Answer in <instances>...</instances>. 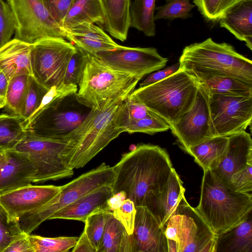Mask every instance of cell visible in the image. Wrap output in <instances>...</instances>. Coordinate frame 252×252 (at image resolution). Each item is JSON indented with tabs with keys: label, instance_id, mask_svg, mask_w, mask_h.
Masks as SVG:
<instances>
[{
	"label": "cell",
	"instance_id": "5",
	"mask_svg": "<svg viewBox=\"0 0 252 252\" xmlns=\"http://www.w3.org/2000/svg\"><path fill=\"white\" fill-rule=\"evenodd\" d=\"M196 209L217 235L241 222L252 211V194L235 191L207 170L204 171Z\"/></svg>",
	"mask_w": 252,
	"mask_h": 252
},
{
	"label": "cell",
	"instance_id": "43",
	"mask_svg": "<svg viewBox=\"0 0 252 252\" xmlns=\"http://www.w3.org/2000/svg\"><path fill=\"white\" fill-rule=\"evenodd\" d=\"M227 186L239 192L252 193V164H249L243 169L233 174Z\"/></svg>",
	"mask_w": 252,
	"mask_h": 252
},
{
	"label": "cell",
	"instance_id": "14",
	"mask_svg": "<svg viewBox=\"0 0 252 252\" xmlns=\"http://www.w3.org/2000/svg\"><path fill=\"white\" fill-rule=\"evenodd\" d=\"M169 128L186 152L190 147L212 137L208 93L199 82L193 105L177 122L170 125Z\"/></svg>",
	"mask_w": 252,
	"mask_h": 252
},
{
	"label": "cell",
	"instance_id": "29",
	"mask_svg": "<svg viewBox=\"0 0 252 252\" xmlns=\"http://www.w3.org/2000/svg\"><path fill=\"white\" fill-rule=\"evenodd\" d=\"M196 81L211 94L252 96V84L235 77L216 76Z\"/></svg>",
	"mask_w": 252,
	"mask_h": 252
},
{
	"label": "cell",
	"instance_id": "47",
	"mask_svg": "<svg viewBox=\"0 0 252 252\" xmlns=\"http://www.w3.org/2000/svg\"><path fill=\"white\" fill-rule=\"evenodd\" d=\"M33 252L28 237V234L23 232L5 249L4 252Z\"/></svg>",
	"mask_w": 252,
	"mask_h": 252
},
{
	"label": "cell",
	"instance_id": "6",
	"mask_svg": "<svg viewBox=\"0 0 252 252\" xmlns=\"http://www.w3.org/2000/svg\"><path fill=\"white\" fill-rule=\"evenodd\" d=\"M140 79L116 70L94 55L85 52L75 94L77 101L91 109H98L108 100L132 92Z\"/></svg>",
	"mask_w": 252,
	"mask_h": 252
},
{
	"label": "cell",
	"instance_id": "16",
	"mask_svg": "<svg viewBox=\"0 0 252 252\" xmlns=\"http://www.w3.org/2000/svg\"><path fill=\"white\" fill-rule=\"evenodd\" d=\"M135 208L132 233L124 232L119 252H168L164 226L146 207Z\"/></svg>",
	"mask_w": 252,
	"mask_h": 252
},
{
	"label": "cell",
	"instance_id": "7",
	"mask_svg": "<svg viewBox=\"0 0 252 252\" xmlns=\"http://www.w3.org/2000/svg\"><path fill=\"white\" fill-rule=\"evenodd\" d=\"M163 226L168 252H214L216 234L185 196Z\"/></svg>",
	"mask_w": 252,
	"mask_h": 252
},
{
	"label": "cell",
	"instance_id": "49",
	"mask_svg": "<svg viewBox=\"0 0 252 252\" xmlns=\"http://www.w3.org/2000/svg\"><path fill=\"white\" fill-rule=\"evenodd\" d=\"M125 199H126V195L123 191H120L116 194L113 195L108 201L110 210L112 211L121 206Z\"/></svg>",
	"mask_w": 252,
	"mask_h": 252
},
{
	"label": "cell",
	"instance_id": "23",
	"mask_svg": "<svg viewBox=\"0 0 252 252\" xmlns=\"http://www.w3.org/2000/svg\"><path fill=\"white\" fill-rule=\"evenodd\" d=\"M31 45L13 38L0 48V71L8 81L21 74L32 75L30 61Z\"/></svg>",
	"mask_w": 252,
	"mask_h": 252
},
{
	"label": "cell",
	"instance_id": "13",
	"mask_svg": "<svg viewBox=\"0 0 252 252\" xmlns=\"http://www.w3.org/2000/svg\"><path fill=\"white\" fill-rule=\"evenodd\" d=\"M208 93L212 137L229 136L245 130L251 125L252 96H232Z\"/></svg>",
	"mask_w": 252,
	"mask_h": 252
},
{
	"label": "cell",
	"instance_id": "36",
	"mask_svg": "<svg viewBox=\"0 0 252 252\" xmlns=\"http://www.w3.org/2000/svg\"><path fill=\"white\" fill-rule=\"evenodd\" d=\"M126 229L113 215L107 222L97 252H119Z\"/></svg>",
	"mask_w": 252,
	"mask_h": 252
},
{
	"label": "cell",
	"instance_id": "25",
	"mask_svg": "<svg viewBox=\"0 0 252 252\" xmlns=\"http://www.w3.org/2000/svg\"><path fill=\"white\" fill-rule=\"evenodd\" d=\"M104 29L114 38L126 39L130 27L131 0H99Z\"/></svg>",
	"mask_w": 252,
	"mask_h": 252
},
{
	"label": "cell",
	"instance_id": "48",
	"mask_svg": "<svg viewBox=\"0 0 252 252\" xmlns=\"http://www.w3.org/2000/svg\"><path fill=\"white\" fill-rule=\"evenodd\" d=\"M72 252H96L90 238L84 229L80 237L78 238Z\"/></svg>",
	"mask_w": 252,
	"mask_h": 252
},
{
	"label": "cell",
	"instance_id": "2",
	"mask_svg": "<svg viewBox=\"0 0 252 252\" xmlns=\"http://www.w3.org/2000/svg\"><path fill=\"white\" fill-rule=\"evenodd\" d=\"M131 92L107 101L100 109H91L79 125L64 136L67 142L61 156L69 167L85 166L123 132L118 126L117 113L120 104Z\"/></svg>",
	"mask_w": 252,
	"mask_h": 252
},
{
	"label": "cell",
	"instance_id": "44",
	"mask_svg": "<svg viewBox=\"0 0 252 252\" xmlns=\"http://www.w3.org/2000/svg\"><path fill=\"white\" fill-rule=\"evenodd\" d=\"M85 54V51L76 47L67 65L63 83L78 85Z\"/></svg>",
	"mask_w": 252,
	"mask_h": 252
},
{
	"label": "cell",
	"instance_id": "15",
	"mask_svg": "<svg viewBox=\"0 0 252 252\" xmlns=\"http://www.w3.org/2000/svg\"><path fill=\"white\" fill-rule=\"evenodd\" d=\"M94 55L109 67L132 74L140 80L144 76L164 67L168 61L153 47L121 46L114 50L99 52Z\"/></svg>",
	"mask_w": 252,
	"mask_h": 252
},
{
	"label": "cell",
	"instance_id": "3",
	"mask_svg": "<svg viewBox=\"0 0 252 252\" xmlns=\"http://www.w3.org/2000/svg\"><path fill=\"white\" fill-rule=\"evenodd\" d=\"M180 68L195 80L216 76L235 77L252 84V62L231 45L211 38L188 45L179 59Z\"/></svg>",
	"mask_w": 252,
	"mask_h": 252
},
{
	"label": "cell",
	"instance_id": "35",
	"mask_svg": "<svg viewBox=\"0 0 252 252\" xmlns=\"http://www.w3.org/2000/svg\"><path fill=\"white\" fill-rule=\"evenodd\" d=\"M113 216L111 211H101L89 215L85 221V230L97 252L107 222Z\"/></svg>",
	"mask_w": 252,
	"mask_h": 252
},
{
	"label": "cell",
	"instance_id": "38",
	"mask_svg": "<svg viewBox=\"0 0 252 252\" xmlns=\"http://www.w3.org/2000/svg\"><path fill=\"white\" fill-rule=\"evenodd\" d=\"M241 0H193L202 16L208 21H219L224 13Z\"/></svg>",
	"mask_w": 252,
	"mask_h": 252
},
{
	"label": "cell",
	"instance_id": "39",
	"mask_svg": "<svg viewBox=\"0 0 252 252\" xmlns=\"http://www.w3.org/2000/svg\"><path fill=\"white\" fill-rule=\"evenodd\" d=\"M169 126L158 116L149 117L131 123L125 129L124 132L130 134L140 132L154 134L169 129Z\"/></svg>",
	"mask_w": 252,
	"mask_h": 252
},
{
	"label": "cell",
	"instance_id": "45",
	"mask_svg": "<svg viewBox=\"0 0 252 252\" xmlns=\"http://www.w3.org/2000/svg\"><path fill=\"white\" fill-rule=\"evenodd\" d=\"M43 1L50 14L63 28V20L73 0H43Z\"/></svg>",
	"mask_w": 252,
	"mask_h": 252
},
{
	"label": "cell",
	"instance_id": "17",
	"mask_svg": "<svg viewBox=\"0 0 252 252\" xmlns=\"http://www.w3.org/2000/svg\"><path fill=\"white\" fill-rule=\"evenodd\" d=\"M61 186L32 184L0 195V205L11 220L43 206L60 191Z\"/></svg>",
	"mask_w": 252,
	"mask_h": 252
},
{
	"label": "cell",
	"instance_id": "1",
	"mask_svg": "<svg viewBox=\"0 0 252 252\" xmlns=\"http://www.w3.org/2000/svg\"><path fill=\"white\" fill-rule=\"evenodd\" d=\"M173 168L165 149L157 145H139L123 154L113 167V194L123 191L135 207L142 206L147 195L163 190Z\"/></svg>",
	"mask_w": 252,
	"mask_h": 252
},
{
	"label": "cell",
	"instance_id": "12",
	"mask_svg": "<svg viewBox=\"0 0 252 252\" xmlns=\"http://www.w3.org/2000/svg\"><path fill=\"white\" fill-rule=\"evenodd\" d=\"M13 14L14 38L32 44L45 37L66 39V32L53 18L43 0H6Z\"/></svg>",
	"mask_w": 252,
	"mask_h": 252
},
{
	"label": "cell",
	"instance_id": "46",
	"mask_svg": "<svg viewBox=\"0 0 252 252\" xmlns=\"http://www.w3.org/2000/svg\"><path fill=\"white\" fill-rule=\"evenodd\" d=\"M180 63H178L165 69L151 73L140 83V86H147L164 79L177 72L180 69Z\"/></svg>",
	"mask_w": 252,
	"mask_h": 252
},
{
	"label": "cell",
	"instance_id": "42",
	"mask_svg": "<svg viewBox=\"0 0 252 252\" xmlns=\"http://www.w3.org/2000/svg\"><path fill=\"white\" fill-rule=\"evenodd\" d=\"M113 216L123 225L128 234L132 233L136 208L133 202L128 199L124 200L121 206L112 211Z\"/></svg>",
	"mask_w": 252,
	"mask_h": 252
},
{
	"label": "cell",
	"instance_id": "32",
	"mask_svg": "<svg viewBox=\"0 0 252 252\" xmlns=\"http://www.w3.org/2000/svg\"><path fill=\"white\" fill-rule=\"evenodd\" d=\"M48 92L32 75L30 76L19 115L24 121V124L39 109Z\"/></svg>",
	"mask_w": 252,
	"mask_h": 252
},
{
	"label": "cell",
	"instance_id": "10",
	"mask_svg": "<svg viewBox=\"0 0 252 252\" xmlns=\"http://www.w3.org/2000/svg\"><path fill=\"white\" fill-rule=\"evenodd\" d=\"M67 142L64 137L46 138L26 131L12 150L24 155L33 164L35 172L33 183H42L74 174L73 169L64 163L61 156Z\"/></svg>",
	"mask_w": 252,
	"mask_h": 252
},
{
	"label": "cell",
	"instance_id": "21",
	"mask_svg": "<svg viewBox=\"0 0 252 252\" xmlns=\"http://www.w3.org/2000/svg\"><path fill=\"white\" fill-rule=\"evenodd\" d=\"M112 185L100 187L52 215L49 220H73L85 222L91 214L110 211L108 200L113 196Z\"/></svg>",
	"mask_w": 252,
	"mask_h": 252
},
{
	"label": "cell",
	"instance_id": "27",
	"mask_svg": "<svg viewBox=\"0 0 252 252\" xmlns=\"http://www.w3.org/2000/svg\"><path fill=\"white\" fill-rule=\"evenodd\" d=\"M228 136H215L189 148L187 153L203 171L216 168L223 158L227 147Z\"/></svg>",
	"mask_w": 252,
	"mask_h": 252
},
{
	"label": "cell",
	"instance_id": "11",
	"mask_svg": "<svg viewBox=\"0 0 252 252\" xmlns=\"http://www.w3.org/2000/svg\"><path fill=\"white\" fill-rule=\"evenodd\" d=\"M76 47L64 38L45 37L31 45L32 76L47 91L63 83L67 65Z\"/></svg>",
	"mask_w": 252,
	"mask_h": 252
},
{
	"label": "cell",
	"instance_id": "26",
	"mask_svg": "<svg viewBox=\"0 0 252 252\" xmlns=\"http://www.w3.org/2000/svg\"><path fill=\"white\" fill-rule=\"evenodd\" d=\"M214 252H252V211L238 224L216 235Z\"/></svg>",
	"mask_w": 252,
	"mask_h": 252
},
{
	"label": "cell",
	"instance_id": "22",
	"mask_svg": "<svg viewBox=\"0 0 252 252\" xmlns=\"http://www.w3.org/2000/svg\"><path fill=\"white\" fill-rule=\"evenodd\" d=\"M66 39L84 51L95 55L112 51L121 45L116 43L101 28L85 23L66 31Z\"/></svg>",
	"mask_w": 252,
	"mask_h": 252
},
{
	"label": "cell",
	"instance_id": "20",
	"mask_svg": "<svg viewBox=\"0 0 252 252\" xmlns=\"http://www.w3.org/2000/svg\"><path fill=\"white\" fill-rule=\"evenodd\" d=\"M185 189L179 175L173 168L165 187L157 193H150L145 198L142 206L154 216L160 225L163 226L174 213Z\"/></svg>",
	"mask_w": 252,
	"mask_h": 252
},
{
	"label": "cell",
	"instance_id": "51",
	"mask_svg": "<svg viewBox=\"0 0 252 252\" xmlns=\"http://www.w3.org/2000/svg\"><path fill=\"white\" fill-rule=\"evenodd\" d=\"M5 104V98L0 95V109L4 108Z\"/></svg>",
	"mask_w": 252,
	"mask_h": 252
},
{
	"label": "cell",
	"instance_id": "33",
	"mask_svg": "<svg viewBox=\"0 0 252 252\" xmlns=\"http://www.w3.org/2000/svg\"><path fill=\"white\" fill-rule=\"evenodd\" d=\"M30 76L27 74H21L9 81L4 107L7 114L19 116Z\"/></svg>",
	"mask_w": 252,
	"mask_h": 252
},
{
	"label": "cell",
	"instance_id": "31",
	"mask_svg": "<svg viewBox=\"0 0 252 252\" xmlns=\"http://www.w3.org/2000/svg\"><path fill=\"white\" fill-rule=\"evenodd\" d=\"M24 121L18 116L0 115V154L12 150L25 133Z\"/></svg>",
	"mask_w": 252,
	"mask_h": 252
},
{
	"label": "cell",
	"instance_id": "34",
	"mask_svg": "<svg viewBox=\"0 0 252 252\" xmlns=\"http://www.w3.org/2000/svg\"><path fill=\"white\" fill-rule=\"evenodd\" d=\"M33 252H64L73 248L78 238L61 236L47 238L36 235L28 234Z\"/></svg>",
	"mask_w": 252,
	"mask_h": 252
},
{
	"label": "cell",
	"instance_id": "18",
	"mask_svg": "<svg viewBox=\"0 0 252 252\" xmlns=\"http://www.w3.org/2000/svg\"><path fill=\"white\" fill-rule=\"evenodd\" d=\"M249 164H252V139L250 134L243 130L228 136L223 158L218 166L211 170L227 186L231 176Z\"/></svg>",
	"mask_w": 252,
	"mask_h": 252
},
{
	"label": "cell",
	"instance_id": "50",
	"mask_svg": "<svg viewBox=\"0 0 252 252\" xmlns=\"http://www.w3.org/2000/svg\"><path fill=\"white\" fill-rule=\"evenodd\" d=\"M9 81L4 73L0 71V95L5 98Z\"/></svg>",
	"mask_w": 252,
	"mask_h": 252
},
{
	"label": "cell",
	"instance_id": "19",
	"mask_svg": "<svg viewBox=\"0 0 252 252\" xmlns=\"http://www.w3.org/2000/svg\"><path fill=\"white\" fill-rule=\"evenodd\" d=\"M35 169L24 155L9 150L0 154V195L33 183Z\"/></svg>",
	"mask_w": 252,
	"mask_h": 252
},
{
	"label": "cell",
	"instance_id": "41",
	"mask_svg": "<svg viewBox=\"0 0 252 252\" xmlns=\"http://www.w3.org/2000/svg\"><path fill=\"white\" fill-rule=\"evenodd\" d=\"M15 28V18L9 5L0 0V48L10 41Z\"/></svg>",
	"mask_w": 252,
	"mask_h": 252
},
{
	"label": "cell",
	"instance_id": "4",
	"mask_svg": "<svg viewBox=\"0 0 252 252\" xmlns=\"http://www.w3.org/2000/svg\"><path fill=\"white\" fill-rule=\"evenodd\" d=\"M198 89V82L180 68L164 79L134 89L129 96L145 105L170 126L191 108Z\"/></svg>",
	"mask_w": 252,
	"mask_h": 252
},
{
	"label": "cell",
	"instance_id": "9",
	"mask_svg": "<svg viewBox=\"0 0 252 252\" xmlns=\"http://www.w3.org/2000/svg\"><path fill=\"white\" fill-rule=\"evenodd\" d=\"M76 91L75 86L65 84L49 91L39 109L25 123V130L36 136L54 138H63L73 130L87 114L61 110L60 104Z\"/></svg>",
	"mask_w": 252,
	"mask_h": 252
},
{
	"label": "cell",
	"instance_id": "40",
	"mask_svg": "<svg viewBox=\"0 0 252 252\" xmlns=\"http://www.w3.org/2000/svg\"><path fill=\"white\" fill-rule=\"evenodd\" d=\"M23 233L18 221L11 220L0 205V252H4L10 244Z\"/></svg>",
	"mask_w": 252,
	"mask_h": 252
},
{
	"label": "cell",
	"instance_id": "8",
	"mask_svg": "<svg viewBox=\"0 0 252 252\" xmlns=\"http://www.w3.org/2000/svg\"><path fill=\"white\" fill-rule=\"evenodd\" d=\"M114 179L113 167L102 163L61 186L60 192L48 203L20 217L18 222L21 229L26 234H31L57 212L100 187L112 185Z\"/></svg>",
	"mask_w": 252,
	"mask_h": 252
},
{
	"label": "cell",
	"instance_id": "28",
	"mask_svg": "<svg viewBox=\"0 0 252 252\" xmlns=\"http://www.w3.org/2000/svg\"><path fill=\"white\" fill-rule=\"evenodd\" d=\"M99 0H73L64 17L63 28L65 31L85 23H103Z\"/></svg>",
	"mask_w": 252,
	"mask_h": 252
},
{
	"label": "cell",
	"instance_id": "37",
	"mask_svg": "<svg viewBox=\"0 0 252 252\" xmlns=\"http://www.w3.org/2000/svg\"><path fill=\"white\" fill-rule=\"evenodd\" d=\"M194 6L190 0H166L164 5L155 8L154 19L155 21L161 19H186L191 16L190 10Z\"/></svg>",
	"mask_w": 252,
	"mask_h": 252
},
{
	"label": "cell",
	"instance_id": "24",
	"mask_svg": "<svg viewBox=\"0 0 252 252\" xmlns=\"http://www.w3.org/2000/svg\"><path fill=\"white\" fill-rule=\"evenodd\" d=\"M220 27L227 30L252 50V0H241L220 19Z\"/></svg>",
	"mask_w": 252,
	"mask_h": 252
},
{
	"label": "cell",
	"instance_id": "30",
	"mask_svg": "<svg viewBox=\"0 0 252 252\" xmlns=\"http://www.w3.org/2000/svg\"><path fill=\"white\" fill-rule=\"evenodd\" d=\"M156 0H133L130 7V27L151 37L156 34L154 19Z\"/></svg>",
	"mask_w": 252,
	"mask_h": 252
}]
</instances>
